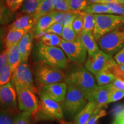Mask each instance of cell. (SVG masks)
<instances>
[{
    "mask_svg": "<svg viewBox=\"0 0 124 124\" xmlns=\"http://www.w3.org/2000/svg\"><path fill=\"white\" fill-rule=\"evenodd\" d=\"M90 4L91 3H98L100 0H88Z\"/></svg>",
    "mask_w": 124,
    "mask_h": 124,
    "instance_id": "obj_48",
    "label": "cell"
},
{
    "mask_svg": "<svg viewBox=\"0 0 124 124\" xmlns=\"http://www.w3.org/2000/svg\"><path fill=\"white\" fill-rule=\"evenodd\" d=\"M36 54L39 62L54 67L64 70L69 64V59L64 51L56 46H46L40 42L37 46Z\"/></svg>",
    "mask_w": 124,
    "mask_h": 124,
    "instance_id": "obj_3",
    "label": "cell"
},
{
    "mask_svg": "<svg viewBox=\"0 0 124 124\" xmlns=\"http://www.w3.org/2000/svg\"><path fill=\"white\" fill-rule=\"evenodd\" d=\"M8 63V50L5 49L1 53L0 55V69L2 68Z\"/></svg>",
    "mask_w": 124,
    "mask_h": 124,
    "instance_id": "obj_42",
    "label": "cell"
},
{
    "mask_svg": "<svg viewBox=\"0 0 124 124\" xmlns=\"http://www.w3.org/2000/svg\"><path fill=\"white\" fill-rule=\"evenodd\" d=\"M29 31L24 29H9L8 33L4 39V48L8 50L14 45L18 44L21 38Z\"/></svg>",
    "mask_w": 124,
    "mask_h": 124,
    "instance_id": "obj_19",
    "label": "cell"
},
{
    "mask_svg": "<svg viewBox=\"0 0 124 124\" xmlns=\"http://www.w3.org/2000/svg\"><path fill=\"white\" fill-rule=\"evenodd\" d=\"M83 16V31L93 32L95 25V17L93 14L85 13L81 12Z\"/></svg>",
    "mask_w": 124,
    "mask_h": 124,
    "instance_id": "obj_29",
    "label": "cell"
},
{
    "mask_svg": "<svg viewBox=\"0 0 124 124\" xmlns=\"http://www.w3.org/2000/svg\"><path fill=\"white\" fill-rule=\"evenodd\" d=\"M55 13V10H54L47 15L43 16L38 20L32 28V32L34 35L44 32L54 24Z\"/></svg>",
    "mask_w": 124,
    "mask_h": 124,
    "instance_id": "obj_18",
    "label": "cell"
},
{
    "mask_svg": "<svg viewBox=\"0 0 124 124\" xmlns=\"http://www.w3.org/2000/svg\"><path fill=\"white\" fill-rule=\"evenodd\" d=\"M63 25L59 23H54L50 27L44 31L46 33H54L62 37Z\"/></svg>",
    "mask_w": 124,
    "mask_h": 124,
    "instance_id": "obj_40",
    "label": "cell"
},
{
    "mask_svg": "<svg viewBox=\"0 0 124 124\" xmlns=\"http://www.w3.org/2000/svg\"><path fill=\"white\" fill-rule=\"evenodd\" d=\"M40 90L48 96L60 103L64 101L67 91V84L66 82H59L45 85Z\"/></svg>",
    "mask_w": 124,
    "mask_h": 124,
    "instance_id": "obj_14",
    "label": "cell"
},
{
    "mask_svg": "<svg viewBox=\"0 0 124 124\" xmlns=\"http://www.w3.org/2000/svg\"><path fill=\"white\" fill-rule=\"evenodd\" d=\"M11 83L15 87H25L39 94L40 88L34 84L33 75L27 62L21 63L20 66L12 75Z\"/></svg>",
    "mask_w": 124,
    "mask_h": 124,
    "instance_id": "obj_10",
    "label": "cell"
},
{
    "mask_svg": "<svg viewBox=\"0 0 124 124\" xmlns=\"http://www.w3.org/2000/svg\"><path fill=\"white\" fill-rule=\"evenodd\" d=\"M55 10L52 0H41L34 16L37 20Z\"/></svg>",
    "mask_w": 124,
    "mask_h": 124,
    "instance_id": "obj_24",
    "label": "cell"
},
{
    "mask_svg": "<svg viewBox=\"0 0 124 124\" xmlns=\"http://www.w3.org/2000/svg\"><path fill=\"white\" fill-rule=\"evenodd\" d=\"M38 20L33 15L23 13L20 15L9 27V29H24L30 31L33 28Z\"/></svg>",
    "mask_w": 124,
    "mask_h": 124,
    "instance_id": "obj_16",
    "label": "cell"
},
{
    "mask_svg": "<svg viewBox=\"0 0 124 124\" xmlns=\"http://www.w3.org/2000/svg\"><path fill=\"white\" fill-rule=\"evenodd\" d=\"M40 1L41 0H25L21 8V13L34 15Z\"/></svg>",
    "mask_w": 124,
    "mask_h": 124,
    "instance_id": "obj_28",
    "label": "cell"
},
{
    "mask_svg": "<svg viewBox=\"0 0 124 124\" xmlns=\"http://www.w3.org/2000/svg\"><path fill=\"white\" fill-rule=\"evenodd\" d=\"M15 124H34L35 121L32 117V113L26 111L20 112L14 118Z\"/></svg>",
    "mask_w": 124,
    "mask_h": 124,
    "instance_id": "obj_31",
    "label": "cell"
},
{
    "mask_svg": "<svg viewBox=\"0 0 124 124\" xmlns=\"http://www.w3.org/2000/svg\"><path fill=\"white\" fill-rule=\"evenodd\" d=\"M85 64V67L95 75L104 70L111 69L117 63L111 56L100 50L95 55L88 57Z\"/></svg>",
    "mask_w": 124,
    "mask_h": 124,
    "instance_id": "obj_9",
    "label": "cell"
},
{
    "mask_svg": "<svg viewBox=\"0 0 124 124\" xmlns=\"http://www.w3.org/2000/svg\"><path fill=\"white\" fill-rule=\"evenodd\" d=\"M111 2H118L124 5L123 0H100V1H99L98 3H100V4H108V3H111Z\"/></svg>",
    "mask_w": 124,
    "mask_h": 124,
    "instance_id": "obj_45",
    "label": "cell"
},
{
    "mask_svg": "<svg viewBox=\"0 0 124 124\" xmlns=\"http://www.w3.org/2000/svg\"><path fill=\"white\" fill-rule=\"evenodd\" d=\"M67 85H73L81 89L88 97L98 86L93 74L85 67L79 66L66 75L65 82Z\"/></svg>",
    "mask_w": 124,
    "mask_h": 124,
    "instance_id": "obj_4",
    "label": "cell"
},
{
    "mask_svg": "<svg viewBox=\"0 0 124 124\" xmlns=\"http://www.w3.org/2000/svg\"><path fill=\"white\" fill-rule=\"evenodd\" d=\"M123 1H124V0H123Z\"/></svg>",
    "mask_w": 124,
    "mask_h": 124,
    "instance_id": "obj_51",
    "label": "cell"
},
{
    "mask_svg": "<svg viewBox=\"0 0 124 124\" xmlns=\"http://www.w3.org/2000/svg\"><path fill=\"white\" fill-rule=\"evenodd\" d=\"M18 109L22 111L33 113L38 108L39 100L36 93L25 87L16 86Z\"/></svg>",
    "mask_w": 124,
    "mask_h": 124,
    "instance_id": "obj_12",
    "label": "cell"
},
{
    "mask_svg": "<svg viewBox=\"0 0 124 124\" xmlns=\"http://www.w3.org/2000/svg\"><path fill=\"white\" fill-rule=\"evenodd\" d=\"M106 110L103 108H96L92 116L90 118L86 124H97L98 120L106 116Z\"/></svg>",
    "mask_w": 124,
    "mask_h": 124,
    "instance_id": "obj_35",
    "label": "cell"
},
{
    "mask_svg": "<svg viewBox=\"0 0 124 124\" xmlns=\"http://www.w3.org/2000/svg\"><path fill=\"white\" fill-rule=\"evenodd\" d=\"M25 0H6V5L14 12L21 8Z\"/></svg>",
    "mask_w": 124,
    "mask_h": 124,
    "instance_id": "obj_37",
    "label": "cell"
},
{
    "mask_svg": "<svg viewBox=\"0 0 124 124\" xmlns=\"http://www.w3.org/2000/svg\"><path fill=\"white\" fill-rule=\"evenodd\" d=\"M6 4V0H1V5L4 6V4Z\"/></svg>",
    "mask_w": 124,
    "mask_h": 124,
    "instance_id": "obj_49",
    "label": "cell"
},
{
    "mask_svg": "<svg viewBox=\"0 0 124 124\" xmlns=\"http://www.w3.org/2000/svg\"><path fill=\"white\" fill-rule=\"evenodd\" d=\"M111 71L116 78L124 80V64H117L111 69Z\"/></svg>",
    "mask_w": 124,
    "mask_h": 124,
    "instance_id": "obj_41",
    "label": "cell"
},
{
    "mask_svg": "<svg viewBox=\"0 0 124 124\" xmlns=\"http://www.w3.org/2000/svg\"><path fill=\"white\" fill-rule=\"evenodd\" d=\"M0 100L1 110L7 111L15 116L21 112L18 110L16 90L11 82L1 86Z\"/></svg>",
    "mask_w": 124,
    "mask_h": 124,
    "instance_id": "obj_11",
    "label": "cell"
},
{
    "mask_svg": "<svg viewBox=\"0 0 124 124\" xmlns=\"http://www.w3.org/2000/svg\"><path fill=\"white\" fill-rule=\"evenodd\" d=\"M82 12L85 13L93 14V15L110 14L106 4H100V3H91Z\"/></svg>",
    "mask_w": 124,
    "mask_h": 124,
    "instance_id": "obj_25",
    "label": "cell"
},
{
    "mask_svg": "<svg viewBox=\"0 0 124 124\" xmlns=\"http://www.w3.org/2000/svg\"><path fill=\"white\" fill-rule=\"evenodd\" d=\"M90 4L88 0H67L70 11L82 12Z\"/></svg>",
    "mask_w": 124,
    "mask_h": 124,
    "instance_id": "obj_27",
    "label": "cell"
},
{
    "mask_svg": "<svg viewBox=\"0 0 124 124\" xmlns=\"http://www.w3.org/2000/svg\"><path fill=\"white\" fill-rule=\"evenodd\" d=\"M55 10L62 12H70L67 5V0H52Z\"/></svg>",
    "mask_w": 124,
    "mask_h": 124,
    "instance_id": "obj_39",
    "label": "cell"
},
{
    "mask_svg": "<svg viewBox=\"0 0 124 124\" xmlns=\"http://www.w3.org/2000/svg\"><path fill=\"white\" fill-rule=\"evenodd\" d=\"M60 47L64 51L69 61L77 64H82L86 63L88 52L80 41V35L75 41L72 42L63 39Z\"/></svg>",
    "mask_w": 124,
    "mask_h": 124,
    "instance_id": "obj_8",
    "label": "cell"
},
{
    "mask_svg": "<svg viewBox=\"0 0 124 124\" xmlns=\"http://www.w3.org/2000/svg\"><path fill=\"white\" fill-rule=\"evenodd\" d=\"M38 95L40 101L38 108L32 113L35 122L64 120V113L59 103L52 100L40 90Z\"/></svg>",
    "mask_w": 124,
    "mask_h": 124,
    "instance_id": "obj_1",
    "label": "cell"
},
{
    "mask_svg": "<svg viewBox=\"0 0 124 124\" xmlns=\"http://www.w3.org/2000/svg\"><path fill=\"white\" fill-rule=\"evenodd\" d=\"M15 115L10 114L7 111L1 110V116H0V124H15L14 117Z\"/></svg>",
    "mask_w": 124,
    "mask_h": 124,
    "instance_id": "obj_38",
    "label": "cell"
},
{
    "mask_svg": "<svg viewBox=\"0 0 124 124\" xmlns=\"http://www.w3.org/2000/svg\"><path fill=\"white\" fill-rule=\"evenodd\" d=\"M96 106L92 102H88L84 108L74 118L76 124H86L96 109Z\"/></svg>",
    "mask_w": 124,
    "mask_h": 124,
    "instance_id": "obj_20",
    "label": "cell"
},
{
    "mask_svg": "<svg viewBox=\"0 0 124 124\" xmlns=\"http://www.w3.org/2000/svg\"><path fill=\"white\" fill-rule=\"evenodd\" d=\"M95 77L98 86H100L111 84L116 79L111 69L104 70L95 74Z\"/></svg>",
    "mask_w": 124,
    "mask_h": 124,
    "instance_id": "obj_23",
    "label": "cell"
},
{
    "mask_svg": "<svg viewBox=\"0 0 124 124\" xmlns=\"http://www.w3.org/2000/svg\"><path fill=\"white\" fill-rule=\"evenodd\" d=\"M21 63L18 43L14 45L8 49V64L11 67L13 74Z\"/></svg>",
    "mask_w": 124,
    "mask_h": 124,
    "instance_id": "obj_22",
    "label": "cell"
},
{
    "mask_svg": "<svg viewBox=\"0 0 124 124\" xmlns=\"http://www.w3.org/2000/svg\"><path fill=\"white\" fill-rule=\"evenodd\" d=\"M112 87L111 83L105 86H98L91 93L88 99V102H93L97 108H102L108 103Z\"/></svg>",
    "mask_w": 124,
    "mask_h": 124,
    "instance_id": "obj_13",
    "label": "cell"
},
{
    "mask_svg": "<svg viewBox=\"0 0 124 124\" xmlns=\"http://www.w3.org/2000/svg\"><path fill=\"white\" fill-rule=\"evenodd\" d=\"M63 39L54 33H46L40 39V42L43 45L49 46H60Z\"/></svg>",
    "mask_w": 124,
    "mask_h": 124,
    "instance_id": "obj_26",
    "label": "cell"
},
{
    "mask_svg": "<svg viewBox=\"0 0 124 124\" xmlns=\"http://www.w3.org/2000/svg\"><path fill=\"white\" fill-rule=\"evenodd\" d=\"M113 87V86H112ZM124 97V90L116 89L112 87L111 91L110 94L108 103L111 102H114L120 100L122 98Z\"/></svg>",
    "mask_w": 124,
    "mask_h": 124,
    "instance_id": "obj_36",
    "label": "cell"
},
{
    "mask_svg": "<svg viewBox=\"0 0 124 124\" xmlns=\"http://www.w3.org/2000/svg\"><path fill=\"white\" fill-rule=\"evenodd\" d=\"M113 124H124V116L121 114L117 116Z\"/></svg>",
    "mask_w": 124,
    "mask_h": 124,
    "instance_id": "obj_46",
    "label": "cell"
},
{
    "mask_svg": "<svg viewBox=\"0 0 124 124\" xmlns=\"http://www.w3.org/2000/svg\"><path fill=\"white\" fill-rule=\"evenodd\" d=\"M110 13L118 16H124V5L118 2H111L106 4Z\"/></svg>",
    "mask_w": 124,
    "mask_h": 124,
    "instance_id": "obj_33",
    "label": "cell"
},
{
    "mask_svg": "<svg viewBox=\"0 0 124 124\" xmlns=\"http://www.w3.org/2000/svg\"><path fill=\"white\" fill-rule=\"evenodd\" d=\"M72 27L73 28L74 31L79 36L81 35L83 28V16L81 12H80L79 15L74 20L72 24Z\"/></svg>",
    "mask_w": 124,
    "mask_h": 124,
    "instance_id": "obj_34",
    "label": "cell"
},
{
    "mask_svg": "<svg viewBox=\"0 0 124 124\" xmlns=\"http://www.w3.org/2000/svg\"><path fill=\"white\" fill-rule=\"evenodd\" d=\"M80 39L87 51L89 56L95 55L100 50L93 32L82 31L80 35Z\"/></svg>",
    "mask_w": 124,
    "mask_h": 124,
    "instance_id": "obj_17",
    "label": "cell"
},
{
    "mask_svg": "<svg viewBox=\"0 0 124 124\" xmlns=\"http://www.w3.org/2000/svg\"><path fill=\"white\" fill-rule=\"evenodd\" d=\"M111 85L114 89L124 90V80L116 78L115 80L111 83Z\"/></svg>",
    "mask_w": 124,
    "mask_h": 124,
    "instance_id": "obj_44",
    "label": "cell"
},
{
    "mask_svg": "<svg viewBox=\"0 0 124 124\" xmlns=\"http://www.w3.org/2000/svg\"><path fill=\"white\" fill-rule=\"evenodd\" d=\"M114 59L117 64H124V47L114 55Z\"/></svg>",
    "mask_w": 124,
    "mask_h": 124,
    "instance_id": "obj_43",
    "label": "cell"
},
{
    "mask_svg": "<svg viewBox=\"0 0 124 124\" xmlns=\"http://www.w3.org/2000/svg\"><path fill=\"white\" fill-rule=\"evenodd\" d=\"M94 16L95 25L93 33L97 41L106 34L124 25V16L113 14H100Z\"/></svg>",
    "mask_w": 124,
    "mask_h": 124,
    "instance_id": "obj_6",
    "label": "cell"
},
{
    "mask_svg": "<svg viewBox=\"0 0 124 124\" xmlns=\"http://www.w3.org/2000/svg\"><path fill=\"white\" fill-rule=\"evenodd\" d=\"M97 43L102 51L112 56L124 47V26L106 34Z\"/></svg>",
    "mask_w": 124,
    "mask_h": 124,
    "instance_id": "obj_7",
    "label": "cell"
},
{
    "mask_svg": "<svg viewBox=\"0 0 124 124\" xmlns=\"http://www.w3.org/2000/svg\"><path fill=\"white\" fill-rule=\"evenodd\" d=\"M120 115H121V114H120ZM121 115H122L123 116H124V109L123 111H122V113H121Z\"/></svg>",
    "mask_w": 124,
    "mask_h": 124,
    "instance_id": "obj_50",
    "label": "cell"
},
{
    "mask_svg": "<svg viewBox=\"0 0 124 124\" xmlns=\"http://www.w3.org/2000/svg\"><path fill=\"white\" fill-rule=\"evenodd\" d=\"M88 97L73 85H67V91L64 101L60 103L64 115L75 118L87 104Z\"/></svg>",
    "mask_w": 124,
    "mask_h": 124,
    "instance_id": "obj_2",
    "label": "cell"
},
{
    "mask_svg": "<svg viewBox=\"0 0 124 124\" xmlns=\"http://www.w3.org/2000/svg\"><path fill=\"white\" fill-rule=\"evenodd\" d=\"M13 72L8 63L0 69V85L1 86L11 81Z\"/></svg>",
    "mask_w": 124,
    "mask_h": 124,
    "instance_id": "obj_30",
    "label": "cell"
},
{
    "mask_svg": "<svg viewBox=\"0 0 124 124\" xmlns=\"http://www.w3.org/2000/svg\"><path fill=\"white\" fill-rule=\"evenodd\" d=\"M59 122L61 124H76L75 122H67L64 120H60L59 121Z\"/></svg>",
    "mask_w": 124,
    "mask_h": 124,
    "instance_id": "obj_47",
    "label": "cell"
},
{
    "mask_svg": "<svg viewBox=\"0 0 124 124\" xmlns=\"http://www.w3.org/2000/svg\"><path fill=\"white\" fill-rule=\"evenodd\" d=\"M80 12H62L55 10L54 16V23H59L66 26L72 25L74 20L79 15Z\"/></svg>",
    "mask_w": 124,
    "mask_h": 124,
    "instance_id": "obj_21",
    "label": "cell"
},
{
    "mask_svg": "<svg viewBox=\"0 0 124 124\" xmlns=\"http://www.w3.org/2000/svg\"><path fill=\"white\" fill-rule=\"evenodd\" d=\"M78 36H79L74 31L72 25L63 26L62 38L65 41L72 42V41H75Z\"/></svg>",
    "mask_w": 124,
    "mask_h": 124,
    "instance_id": "obj_32",
    "label": "cell"
},
{
    "mask_svg": "<svg viewBox=\"0 0 124 124\" xmlns=\"http://www.w3.org/2000/svg\"><path fill=\"white\" fill-rule=\"evenodd\" d=\"M35 35L32 31H29L21 38L18 43L20 55H21V63L27 62L31 52L33 48V39Z\"/></svg>",
    "mask_w": 124,
    "mask_h": 124,
    "instance_id": "obj_15",
    "label": "cell"
},
{
    "mask_svg": "<svg viewBox=\"0 0 124 124\" xmlns=\"http://www.w3.org/2000/svg\"><path fill=\"white\" fill-rule=\"evenodd\" d=\"M34 77L39 88L52 83L64 82L66 75L62 70L39 62L34 67Z\"/></svg>",
    "mask_w": 124,
    "mask_h": 124,
    "instance_id": "obj_5",
    "label": "cell"
}]
</instances>
